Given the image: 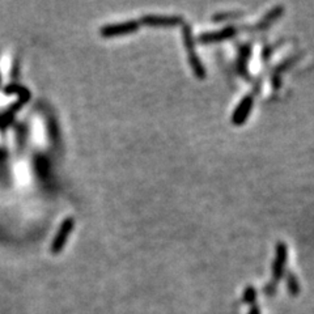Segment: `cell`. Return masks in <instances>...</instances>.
I'll return each instance as SVG.
<instances>
[{
	"label": "cell",
	"instance_id": "6da1fadb",
	"mask_svg": "<svg viewBox=\"0 0 314 314\" xmlns=\"http://www.w3.org/2000/svg\"><path fill=\"white\" fill-rule=\"evenodd\" d=\"M140 28V21L136 18L132 20L122 21V23H115V24H108L100 28V34L102 37H116V35H123V34H130V33L136 32Z\"/></svg>",
	"mask_w": 314,
	"mask_h": 314
},
{
	"label": "cell",
	"instance_id": "5b68a950",
	"mask_svg": "<svg viewBox=\"0 0 314 314\" xmlns=\"http://www.w3.org/2000/svg\"><path fill=\"white\" fill-rule=\"evenodd\" d=\"M73 228H75V219L68 218L62 223L61 227H59L58 233L55 234L54 241H52L51 244V253L56 254L63 249L66 242H67L68 237H70L71 232L73 230Z\"/></svg>",
	"mask_w": 314,
	"mask_h": 314
},
{
	"label": "cell",
	"instance_id": "ba28073f",
	"mask_svg": "<svg viewBox=\"0 0 314 314\" xmlns=\"http://www.w3.org/2000/svg\"><path fill=\"white\" fill-rule=\"evenodd\" d=\"M187 58H189L190 67H191L194 75L198 78L206 77V67H204L203 62H202L201 56L197 54V51L191 52V54H187Z\"/></svg>",
	"mask_w": 314,
	"mask_h": 314
},
{
	"label": "cell",
	"instance_id": "2e32d148",
	"mask_svg": "<svg viewBox=\"0 0 314 314\" xmlns=\"http://www.w3.org/2000/svg\"><path fill=\"white\" fill-rule=\"evenodd\" d=\"M265 293L270 297L275 296V293H277V282L268 283L265 287Z\"/></svg>",
	"mask_w": 314,
	"mask_h": 314
},
{
	"label": "cell",
	"instance_id": "277c9868",
	"mask_svg": "<svg viewBox=\"0 0 314 314\" xmlns=\"http://www.w3.org/2000/svg\"><path fill=\"white\" fill-rule=\"evenodd\" d=\"M288 259V247L284 241H279L277 244V253L272 263V278L273 282H278L283 278Z\"/></svg>",
	"mask_w": 314,
	"mask_h": 314
},
{
	"label": "cell",
	"instance_id": "52a82bcc",
	"mask_svg": "<svg viewBox=\"0 0 314 314\" xmlns=\"http://www.w3.org/2000/svg\"><path fill=\"white\" fill-rule=\"evenodd\" d=\"M283 12H284V6H280L279 4V6L272 7V8L268 9L265 13V16L257 23L256 28H259V29H261V28H266V26L270 25L271 23H273V20H277L279 16H282Z\"/></svg>",
	"mask_w": 314,
	"mask_h": 314
},
{
	"label": "cell",
	"instance_id": "9c48e42d",
	"mask_svg": "<svg viewBox=\"0 0 314 314\" xmlns=\"http://www.w3.org/2000/svg\"><path fill=\"white\" fill-rule=\"evenodd\" d=\"M182 38L187 54L195 52V38L194 33H192V26L186 21L182 24Z\"/></svg>",
	"mask_w": 314,
	"mask_h": 314
},
{
	"label": "cell",
	"instance_id": "4fadbf2b",
	"mask_svg": "<svg viewBox=\"0 0 314 314\" xmlns=\"http://www.w3.org/2000/svg\"><path fill=\"white\" fill-rule=\"evenodd\" d=\"M242 15H244V13H242V12H239V11L218 12V13H215V15L212 16V18L215 21H224V20H228V18L240 17V16H242Z\"/></svg>",
	"mask_w": 314,
	"mask_h": 314
},
{
	"label": "cell",
	"instance_id": "30bf717a",
	"mask_svg": "<svg viewBox=\"0 0 314 314\" xmlns=\"http://www.w3.org/2000/svg\"><path fill=\"white\" fill-rule=\"evenodd\" d=\"M250 54H251V47L249 46V45H242L241 49H240L239 61H237V64H239L240 72H241L244 76H247L246 62H247V59L250 58Z\"/></svg>",
	"mask_w": 314,
	"mask_h": 314
},
{
	"label": "cell",
	"instance_id": "7a4b0ae2",
	"mask_svg": "<svg viewBox=\"0 0 314 314\" xmlns=\"http://www.w3.org/2000/svg\"><path fill=\"white\" fill-rule=\"evenodd\" d=\"M140 24L149 26H175L185 23V18L181 15H154L147 13L140 17Z\"/></svg>",
	"mask_w": 314,
	"mask_h": 314
},
{
	"label": "cell",
	"instance_id": "7c38bea8",
	"mask_svg": "<svg viewBox=\"0 0 314 314\" xmlns=\"http://www.w3.org/2000/svg\"><path fill=\"white\" fill-rule=\"evenodd\" d=\"M242 301L246 304H249V305H256V301H257V289L253 287V285H249V287H246V289H245L244 292V297H242Z\"/></svg>",
	"mask_w": 314,
	"mask_h": 314
},
{
	"label": "cell",
	"instance_id": "e0dca14e",
	"mask_svg": "<svg viewBox=\"0 0 314 314\" xmlns=\"http://www.w3.org/2000/svg\"><path fill=\"white\" fill-rule=\"evenodd\" d=\"M249 314H261V310H259L258 306L253 305L250 308V310H249Z\"/></svg>",
	"mask_w": 314,
	"mask_h": 314
},
{
	"label": "cell",
	"instance_id": "9a60e30c",
	"mask_svg": "<svg viewBox=\"0 0 314 314\" xmlns=\"http://www.w3.org/2000/svg\"><path fill=\"white\" fill-rule=\"evenodd\" d=\"M278 46H279V44H277V45H267V46H266L265 49H263V51H262V54H261L262 58L265 59V61H266V59L270 58V55H271V54H272V51L275 49H277Z\"/></svg>",
	"mask_w": 314,
	"mask_h": 314
},
{
	"label": "cell",
	"instance_id": "3957f363",
	"mask_svg": "<svg viewBox=\"0 0 314 314\" xmlns=\"http://www.w3.org/2000/svg\"><path fill=\"white\" fill-rule=\"evenodd\" d=\"M239 33V28L235 25H227L223 29L212 30V32H203L198 35V42L201 44H213V42L224 41L228 38L234 37Z\"/></svg>",
	"mask_w": 314,
	"mask_h": 314
},
{
	"label": "cell",
	"instance_id": "8992f818",
	"mask_svg": "<svg viewBox=\"0 0 314 314\" xmlns=\"http://www.w3.org/2000/svg\"><path fill=\"white\" fill-rule=\"evenodd\" d=\"M254 104V93H247L242 97L241 101L239 102V105L235 106L234 111L232 114V122L234 125H242V123L246 121V118L249 116V113L253 109Z\"/></svg>",
	"mask_w": 314,
	"mask_h": 314
},
{
	"label": "cell",
	"instance_id": "8fae6325",
	"mask_svg": "<svg viewBox=\"0 0 314 314\" xmlns=\"http://www.w3.org/2000/svg\"><path fill=\"white\" fill-rule=\"evenodd\" d=\"M287 288L291 296H293V297L299 296L300 283H299V279H297V277L293 272H292V271H288L287 272Z\"/></svg>",
	"mask_w": 314,
	"mask_h": 314
},
{
	"label": "cell",
	"instance_id": "5bb4252c",
	"mask_svg": "<svg viewBox=\"0 0 314 314\" xmlns=\"http://www.w3.org/2000/svg\"><path fill=\"white\" fill-rule=\"evenodd\" d=\"M300 56V54H297V55H291V56H288V58H285L284 61L280 62L279 64H278L277 67H275V75H280V72L284 70H287L289 66H291L292 63H293L295 61H297Z\"/></svg>",
	"mask_w": 314,
	"mask_h": 314
}]
</instances>
